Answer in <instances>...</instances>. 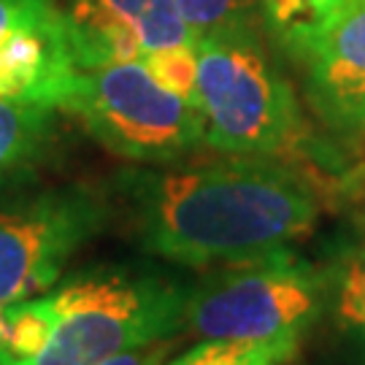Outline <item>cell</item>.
I'll return each instance as SVG.
<instances>
[{
  "label": "cell",
  "mask_w": 365,
  "mask_h": 365,
  "mask_svg": "<svg viewBox=\"0 0 365 365\" xmlns=\"http://www.w3.org/2000/svg\"><path fill=\"white\" fill-rule=\"evenodd\" d=\"M327 306L341 330L365 346V235L327 274Z\"/></svg>",
  "instance_id": "11"
},
{
  "label": "cell",
  "mask_w": 365,
  "mask_h": 365,
  "mask_svg": "<svg viewBox=\"0 0 365 365\" xmlns=\"http://www.w3.org/2000/svg\"><path fill=\"white\" fill-rule=\"evenodd\" d=\"M325 306L327 276L287 247L222 265L195 284L187 327L200 341L300 344Z\"/></svg>",
  "instance_id": "4"
},
{
  "label": "cell",
  "mask_w": 365,
  "mask_h": 365,
  "mask_svg": "<svg viewBox=\"0 0 365 365\" xmlns=\"http://www.w3.org/2000/svg\"><path fill=\"white\" fill-rule=\"evenodd\" d=\"M0 365H3V357H0Z\"/></svg>",
  "instance_id": "17"
},
{
  "label": "cell",
  "mask_w": 365,
  "mask_h": 365,
  "mask_svg": "<svg viewBox=\"0 0 365 365\" xmlns=\"http://www.w3.org/2000/svg\"><path fill=\"white\" fill-rule=\"evenodd\" d=\"M176 6L197 43L255 33V25L262 16L260 0H176Z\"/></svg>",
  "instance_id": "13"
},
{
  "label": "cell",
  "mask_w": 365,
  "mask_h": 365,
  "mask_svg": "<svg viewBox=\"0 0 365 365\" xmlns=\"http://www.w3.org/2000/svg\"><path fill=\"white\" fill-rule=\"evenodd\" d=\"M192 284L95 268L0 309L3 365H98L187 327Z\"/></svg>",
  "instance_id": "2"
},
{
  "label": "cell",
  "mask_w": 365,
  "mask_h": 365,
  "mask_svg": "<svg viewBox=\"0 0 365 365\" xmlns=\"http://www.w3.org/2000/svg\"><path fill=\"white\" fill-rule=\"evenodd\" d=\"M76 76L57 0H0V98L60 108Z\"/></svg>",
  "instance_id": "7"
},
{
  "label": "cell",
  "mask_w": 365,
  "mask_h": 365,
  "mask_svg": "<svg viewBox=\"0 0 365 365\" xmlns=\"http://www.w3.org/2000/svg\"><path fill=\"white\" fill-rule=\"evenodd\" d=\"M306 68L314 111L336 133H365V0L349 6L292 49Z\"/></svg>",
  "instance_id": "9"
},
{
  "label": "cell",
  "mask_w": 365,
  "mask_h": 365,
  "mask_svg": "<svg viewBox=\"0 0 365 365\" xmlns=\"http://www.w3.org/2000/svg\"><path fill=\"white\" fill-rule=\"evenodd\" d=\"M119 190L138 244L190 268L287 249L314 230L319 197L284 160L238 157L125 173Z\"/></svg>",
  "instance_id": "1"
},
{
  "label": "cell",
  "mask_w": 365,
  "mask_h": 365,
  "mask_svg": "<svg viewBox=\"0 0 365 365\" xmlns=\"http://www.w3.org/2000/svg\"><path fill=\"white\" fill-rule=\"evenodd\" d=\"M170 354H173V339H165L138 346V349H128V352L108 357L98 365H165L170 360Z\"/></svg>",
  "instance_id": "15"
},
{
  "label": "cell",
  "mask_w": 365,
  "mask_h": 365,
  "mask_svg": "<svg viewBox=\"0 0 365 365\" xmlns=\"http://www.w3.org/2000/svg\"><path fill=\"white\" fill-rule=\"evenodd\" d=\"M300 344H241V341H200L192 349L170 357L165 365H282L298 352Z\"/></svg>",
  "instance_id": "14"
},
{
  "label": "cell",
  "mask_w": 365,
  "mask_h": 365,
  "mask_svg": "<svg viewBox=\"0 0 365 365\" xmlns=\"http://www.w3.org/2000/svg\"><path fill=\"white\" fill-rule=\"evenodd\" d=\"M54 108L0 98V176L25 168L41 155L52 133Z\"/></svg>",
  "instance_id": "10"
},
{
  "label": "cell",
  "mask_w": 365,
  "mask_h": 365,
  "mask_svg": "<svg viewBox=\"0 0 365 365\" xmlns=\"http://www.w3.org/2000/svg\"><path fill=\"white\" fill-rule=\"evenodd\" d=\"M360 138H363V141H365V133H363V135H360Z\"/></svg>",
  "instance_id": "16"
},
{
  "label": "cell",
  "mask_w": 365,
  "mask_h": 365,
  "mask_svg": "<svg viewBox=\"0 0 365 365\" xmlns=\"http://www.w3.org/2000/svg\"><path fill=\"white\" fill-rule=\"evenodd\" d=\"M195 106L203 141L222 155L287 160L309 138L298 98L257 33L197 43Z\"/></svg>",
  "instance_id": "3"
},
{
  "label": "cell",
  "mask_w": 365,
  "mask_h": 365,
  "mask_svg": "<svg viewBox=\"0 0 365 365\" xmlns=\"http://www.w3.org/2000/svg\"><path fill=\"white\" fill-rule=\"evenodd\" d=\"M78 68L144 63L197 46L176 0H71L66 9Z\"/></svg>",
  "instance_id": "8"
},
{
  "label": "cell",
  "mask_w": 365,
  "mask_h": 365,
  "mask_svg": "<svg viewBox=\"0 0 365 365\" xmlns=\"http://www.w3.org/2000/svg\"><path fill=\"white\" fill-rule=\"evenodd\" d=\"M103 222V200L81 187L0 203V309L54 287Z\"/></svg>",
  "instance_id": "6"
},
{
  "label": "cell",
  "mask_w": 365,
  "mask_h": 365,
  "mask_svg": "<svg viewBox=\"0 0 365 365\" xmlns=\"http://www.w3.org/2000/svg\"><path fill=\"white\" fill-rule=\"evenodd\" d=\"M60 108L108 152L133 163L168 165L206 146L197 108L168 90L144 63L78 68Z\"/></svg>",
  "instance_id": "5"
},
{
  "label": "cell",
  "mask_w": 365,
  "mask_h": 365,
  "mask_svg": "<svg viewBox=\"0 0 365 365\" xmlns=\"http://www.w3.org/2000/svg\"><path fill=\"white\" fill-rule=\"evenodd\" d=\"M354 3L360 0H260V14L276 38L292 52Z\"/></svg>",
  "instance_id": "12"
}]
</instances>
